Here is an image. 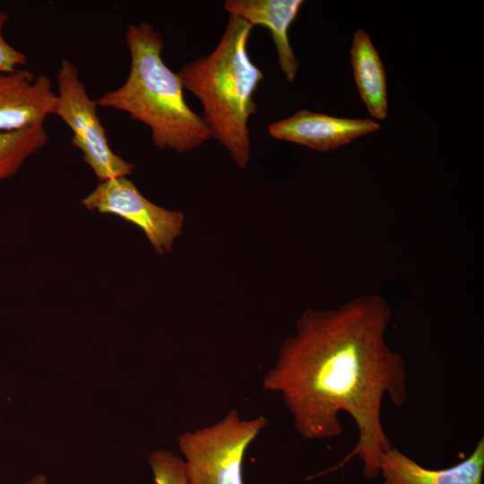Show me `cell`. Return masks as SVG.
I'll list each match as a JSON object with an SVG mask.
<instances>
[{"label": "cell", "mask_w": 484, "mask_h": 484, "mask_svg": "<svg viewBox=\"0 0 484 484\" xmlns=\"http://www.w3.org/2000/svg\"><path fill=\"white\" fill-rule=\"evenodd\" d=\"M391 313L376 295L336 309L305 311L263 377V388L281 395L306 439L340 436L341 412L353 419L358 442L330 471L359 456L364 475L376 477L382 454L393 446L382 424V404L388 398L402 409L408 401V382L402 355L385 336Z\"/></svg>", "instance_id": "cell-1"}, {"label": "cell", "mask_w": 484, "mask_h": 484, "mask_svg": "<svg viewBox=\"0 0 484 484\" xmlns=\"http://www.w3.org/2000/svg\"><path fill=\"white\" fill-rule=\"evenodd\" d=\"M125 42L131 57L127 79L120 87L105 92L97 100L99 107L125 112L147 125L159 149L183 153L211 139L202 116L185 100L178 73L162 59L161 35L148 22L132 24Z\"/></svg>", "instance_id": "cell-2"}, {"label": "cell", "mask_w": 484, "mask_h": 484, "mask_svg": "<svg viewBox=\"0 0 484 484\" xmlns=\"http://www.w3.org/2000/svg\"><path fill=\"white\" fill-rule=\"evenodd\" d=\"M253 28L242 18L229 15L215 49L186 63L177 73L184 88L201 101L211 137L242 169L250 160L248 120L257 108L254 95L264 78L247 52Z\"/></svg>", "instance_id": "cell-3"}, {"label": "cell", "mask_w": 484, "mask_h": 484, "mask_svg": "<svg viewBox=\"0 0 484 484\" xmlns=\"http://www.w3.org/2000/svg\"><path fill=\"white\" fill-rule=\"evenodd\" d=\"M267 424L262 415L242 419L234 408L220 420L180 435L190 484H244L245 454Z\"/></svg>", "instance_id": "cell-4"}, {"label": "cell", "mask_w": 484, "mask_h": 484, "mask_svg": "<svg viewBox=\"0 0 484 484\" xmlns=\"http://www.w3.org/2000/svg\"><path fill=\"white\" fill-rule=\"evenodd\" d=\"M56 82L54 115L71 129L73 144L82 151L84 161L99 180L128 176L134 166L111 150L98 115L97 100L88 95L77 66L69 60H63Z\"/></svg>", "instance_id": "cell-5"}, {"label": "cell", "mask_w": 484, "mask_h": 484, "mask_svg": "<svg viewBox=\"0 0 484 484\" xmlns=\"http://www.w3.org/2000/svg\"><path fill=\"white\" fill-rule=\"evenodd\" d=\"M82 203L90 211L113 214L134 224L160 255L172 250L183 228L181 212L150 202L126 177L101 181Z\"/></svg>", "instance_id": "cell-6"}, {"label": "cell", "mask_w": 484, "mask_h": 484, "mask_svg": "<svg viewBox=\"0 0 484 484\" xmlns=\"http://www.w3.org/2000/svg\"><path fill=\"white\" fill-rule=\"evenodd\" d=\"M56 93L47 74L25 69L0 72V131L44 125L54 115Z\"/></svg>", "instance_id": "cell-7"}, {"label": "cell", "mask_w": 484, "mask_h": 484, "mask_svg": "<svg viewBox=\"0 0 484 484\" xmlns=\"http://www.w3.org/2000/svg\"><path fill=\"white\" fill-rule=\"evenodd\" d=\"M380 125L371 119L343 118L299 110L293 116L268 126L272 137L325 151L374 133Z\"/></svg>", "instance_id": "cell-8"}, {"label": "cell", "mask_w": 484, "mask_h": 484, "mask_svg": "<svg viewBox=\"0 0 484 484\" xmlns=\"http://www.w3.org/2000/svg\"><path fill=\"white\" fill-rule=\"evenodd\" d=\"M303 4L302 0H227L224 3L229 15L242 18L253 27L259 25L270 30L280 67L289 82L296 78L298 61L288 33Z\"/></svg>", "instance_id": "cell-9"}, {"label": "cell", "mask_w": 484, "mask_h": 484, "mask_svg": "<svg viewBox=\"0 0 484 484\" xmlns=\"http://www.w3.org/2000/svg\"><path fill=\"white\" fill-rule=\"evenodd\" d=\"M483 471V436L470 456L446 469H426L394 446L385 451L379 461L384 484H482Z\"/></svg>", "instance_id": "cell-10"}, {"label": "cell", "mask_w": 484, "mask_h": 484, "mask_svg": "<svg viewBox=\"0 0 484 484\" xmlns=\"http://www.w3.org/2000/svg\"><path fill=\"white\" fill-rule=\"evenodd\" d=\"M350 60L361 99L372 117L384 120L388 110L385 70L368 34L361 29L354 34Z\"/></svg>", "instance_id": "cell-11"}, {"label": "cell", "mask_w": 484, "mask_h": 484, "mask_svg": "<svg viewBox=\"0 0 484 484\" xmlns=\"http://www.w3.org/2000/svg\"><path fill=\"white\" fill-rule=\"evenodd\" d=\"M48 140L44 125L0 131V182L15 175L30 156L46 145Z\"/></svg>", "instance_id": "cell-12"}, {"label": "cell", "mask_w": 484, "mask_h": 484, "mask_svg": "<svg viewBox=\"0 0 484 484\" xmlns=\"http://www.w3.org/2000/svg\"><path fill=\"white\" fill-rule=\"evenodd\" d=\"M149 463L156 484H190L184 460L171 452L154 451Z\"/></svg>", "instance_id": "cell-13"}, {"label": "cell", "mask_w": 484, "mask_h": 484, "mask_svg": "<svg viewBox=\"0 0 484 484\" xmlns=\"http://www.w3.org/2000/svg\"><path fill=\"white\" fill-rule=\"evenodd\" d=\"M8 20V13L0 9V72H13L27 64L26 56L10 45L4 36Z\"/></svg>", "instance_id": "cell-14"}, {"label": "cell", "mask_w": 484, "mask_h": 484, "mask_svg": "<svg viewBox=\"0 0 484 484\" xmlns=\"http://www.w3.org/2000/svg\"><path fill=\"white\" fill-rule=\"evenodd\" d=\"M25 484H48V481L43 475H37Z\"/></svg>", "instance_id": "cell-15"}]
</instances>
